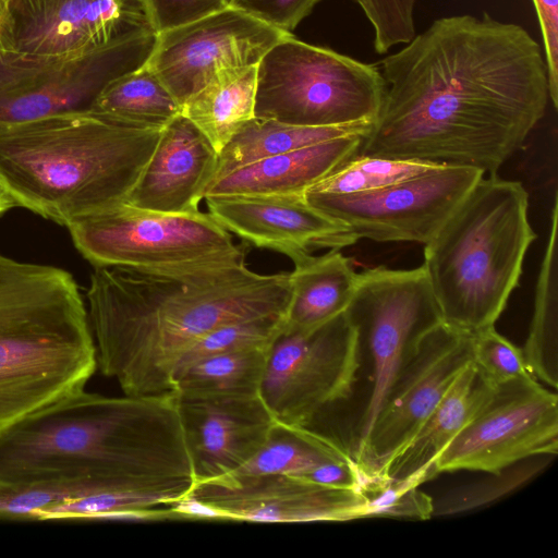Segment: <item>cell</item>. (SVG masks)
<instances>
[{
    "mask_svg": "<svg viewBox=\"0 0 558 558\" xmlns=\"http://www.w3.org/2000/svg\"><path fill=\"white\" fill-rule=\"evenodd\" d=\"M377 65L384 99L360 155L495 174L549 100L541 46L486 12L437 19Z\"/></svg>",
    "mask_w": 558,
    "mask_h": 558,
    "instance_id": "1",
    "label": "cell"
},
{
    "mask_svg": "<svg viewBox=\"0 0 558 558\" xmlns=\"http://www.w3.org/2000/svg\"><path fill=\"white\" fill-rule=\"evenodd\" d=\"M290 272L257 274L244 260L180 272L94 267L86 293L97 366L128 396L175 393L190 348L215 328L284 316Z\"/></svg>",
    "mask_w": 558,
    "mask_h": 558,
    "instance_id": "2",
    "label": "cell"
},
{
    "mask_svg": "<svg viewBox=\"0 0 558 558\" xmlns=\"http://www.w3.org/2000/svg\"><path fill=\"white\" fill-rule=\"evenodd\" d=\"M85 478L173 504L195 475L175 393H69L0 429V484Z\"/></svg>",
    "mask_w": 558,
    "mask_h": 558,
    "instance_id": "3",
    "label": "cell"
},
{
    "mask_svg": "<svg viewBox=\"0 0 558 558\" xmlns=\"http://www.w3.org/2000/svg\"><path fill=\"white\" fill-rule=\"evenodd\" d=\"M162 129L95 109L0 125V182L17 206L66 226L124 202Z\"/></svg>",
    "mask_w": 558,
    "mask_h": 558,
    "instance_id": "4",
    "label": "cell"
},
{
    "mask_svg": "<svg viewBox=\"0 0 558 558\" xmlns=\"http://www.w3.org/2000/svg\"><path fill=\"white\" fill-rule=\"evenodd\" d=\"M96 367L73 276L0 253V429L84 389Z\"/></svg>",
    "mask_w": 558,
    "mask_h": 558,
    "instance_id": "5",
    "label": "cell"
},
{
    "mask_svg": "<svg viewBox=\"0 0 558 558\" xmlns=\"http://www.w3.org/2000/svg\"><path fill=\"white\" fill-rule=\"evenodd\" d=\"M527 208L520 182L483 175L425 243L423 266L445 324L471 332L495 325L536 239Z\"/></svg>",
    "mask_w": 558,
    "mask_h": 558,
    "instance_id": "6",
    "label": "cell"
},
{
    "mask_svg": "<svg viewBox=\"0 0 558 558\" xmlns=\"http://www.w3.org/2000/svg\"><path fill=\"white\" fill-rule=\"evenodd\" d=\"M385 82L377 64L301 41L289 34L257 64L254 114L304 126L373 123Z\"/></svg>",
    "mask_w": 558,
    "mask_h": 558,
    "instance_id": "7",
    "label": "cell"
},
{
    "mask_svg": "<svg viewBox=\"0 0 558 558\" xmlns=\"http://www.w3.org/2000/svg\"><path fill=\"white\" fill-rule=\"evenodd\" d=\"M65 227L94 267L166 274L244 260L231 233L201 210L169 214L122 202L74 218Z\"/></svg>",
    "mask_w": 558,
    "mask_h": 558,
    "instance_id": "8",
    "label": "cell"
},
{
    "mask_svg": "<svg viewBox=\"0 0 558 558\" xmlns=\"http://www.w3.org/2000/svg\"><path fill=\"white\" fill-rule=\"evenodd\" d=\"M355 326L361 350L371 357V388L349 453L363 442L397 374L423 336L441 323L440 311L424 266L357 272L345 308Z\"/></svg>",
    "mask_w": 558,
    "mask_h": 558,
    "instance_id": "9",
    "label": "cell"
},
{
    "mask_svg": "<svg viewBox=\"0 0 558 558\" xmlns=\"http://www.w3.org/2000/svg\"><path fill=\"white\" fill-rule=\"evenodd\" d=\"M361 353L345 311L310 330L282 331L270 348L260 397L278 424L315 433L352 393Z\"/></svg>",
    "mask_w": 558,
    "mask_h": 558,
    "instance_id": "10",
    "label": "cell"
},
{
    "mask_svg": "<svg viewBox=\"0 0 558 558\" xmlns=\"http://www.w3.org/2000/svg\"><path fill=\"white\" fill-rule=\"evenodd\" d=\"M156 38L148 29L77 54L0 51V125L89 109L109 82L147 62Z\"/></svg>",
    "mask_w": 558,
    "mask_h": 558,
    "instance_id": "11",
    "label": "cell"
},
{
    "mask_svg": "<svg viewBox=\"0 0 558 558\" xmlns=\"http://www.w3.org/2000/svg\"><path fill=\"white\" fill-rule=\"evenodd\" d=\"M558 452V397L534 376L493 385L476 411L435 461L437 473H499Z\"/></svg>",
    "mask_w": 558,
    "mask_h": 558,
    "instance_id": "12",
    "label": "cell"
},
{
    "mask_svg": "<svg viewBox=\"0 0 558 558\" xmlns=\"http://www.w3.org/2000/svg\"><path fill=\"white\" fill-rule=\"evenodd\" d=\"M483 175L475 168L438 165L377 190L353 194L306 191L304 197L323 214L345 225L357 239L425 244Z\"/></svg>",
    "mask_w": 558,
    "mask_h": 558,
    "instance_id": "13",
    "label": "cell"
},
{
    "mask_svg": "<svg viewBox=\"0 0 558 558\" xmlns=\"http://www.w3.org/2000/svg\"><path fill=\"white\" fill-rule=\"evenodd\" d=\"M473 332L437 324L397 374L363 442L352 458L366 481L416 433L472 362Z\"/></svg>",
    "mask_w": 558,
    "mask_h": 558,
    "instance_id": "14",
    "label": "cell"
},
{
    "mask_svg": "<svg viewBox=\"0 0 558 558\" xmlns=\"http://www.w3.org/2000/svg\"><path fill=\"white\" fill-rule=\"evenodd\" d=\"M289 34L229 7L157 35L146 65L182 108L192 95L221 72L257 65L265 53Z\"/></svg>",
    "mask_w": 558,
    "mask_h": 558,
    "instance_id": "15",
    "label": "cell"
},
{
    "mask_svg": "<svg viewBox=\"0 0 558 558\" xmlns=\"http://www.w3.org/2000/svg\"><path fill=\"white\" fill-rule=\"evenodd\" d=\"M151 29L141 0H7L2 50L77 54Z\"/></svg>",
    "mask_w": 558,
    "mask_h": 558,
    "instance_id": "16",
    "label": "cell"
},
{
    "mask_svg": "<svg viewBox=\"0 0 558 558\" xmlns=\"http://www.w3.org/2000/svg\"><path fill=\"white\" fill-rule=\"evenodd\" d=\"M191 494L221 520L305 523L363 518L359 489L325 485L288 474H232L195 484Z\"/></svg>",
    "mask_w": 558,
    "mask_h": 558,
    "instance_id": "17",
    "label": "cell"
},
{
    "mask_svg": "<svg viewBox=\"0 0 558 558\" xmlns=\"http://www.w3.org/2000/svg\"><path fill=\"white\" fill-rule=\"evenodd\" d=\"M175 396L195 484L238 472L277 424L260 395Z\"/></svg>",
    "mask_w": 558,
    "mask_h": 558,
    "instance_id": "18",
    "label": "cell"
},
{
    "mask_svg": "<svg viewBox=\"0 0 558 558\" xmlns=\"http://www.w3.org/2000/svg\"><path fill=\"white\" fill-rule=\"evenodd\" d=\"M208 213L230 233L287 255L294 264L312 250L337 248L359 239L343 223L307 203L304 194L207 197Z\"/></svg>",
    "mask_w": 558,
    "mask_h": 558,
    "instance_id": "19",
    "label": "cell"
},
{
    "mask_svg": "<svg viewBox=\"0 0 558 558\" xmlns=\"http://www.w3.org/2000/svg\"><path fill=\"white\" fill-rule=\"evenodd\" d=\"M218 151L182 113L162 128L158 143L124 201L131 206L169 214L199 210L215 178Z\"/></svg>",
    "mask_w": 558,
    "mask_h": 558,
    "instance_id": "20",
    "label": "cell"
},
{
    "mask_svg": "<svg viewBox=\"0 0 558 558\" xmlns=\"http://www.w3.org/2000/svg\"><path fill=\"white\" fill-rule=\"evenodd\" d=\"M363 138V135H347L251 162L213 181L204 198L304 194L357 155Z\"/></svg>",
    "mask_w": 558,
    "mask_h": 558,
    "instance_id": "21",
    "label": "cell"
},
{
    "mask_svg": "<svg viewBox=\"0 0 558 558\" xmlns=\"http://www.w3.org/2000/svg\"><path fill=\"white\" fill-rule=\"evenodd\" d=\"M492 386L471 362L412 438L375 478L404 480L422 473L432 478L436 476L435 461L470 420Z\"/></svg>",
    "mask_w": 558,
    "mask_h": 558,
    "instance_id": "22",
    "label": "cell"
},
{
    "mask_svg": "<svg viewBox=\"0 0 558 558\" xmlns=\"http://www.w3.org/2000/svg\"><path fill=\"white\" fill-rule=\"evenodd\" d=\"M289 281L291 295L282 331H305L345 311L357 272L340 250L330 248L295 263Z\"/></svg>",
    "mask_w": 558,
    "mask_h": 558,
    "instance_id": "23",
    "label": "cell"
},
{
    "mask_svg": "<svg viewBox=\"0 0 558 558\" xmlns=\"http://www.w3.org/2000/svg\"><path fill=\"white\" fill-rule=\"evenodd\" d=\"M257 65L223 71L182 106V114L209 140L215 149L226 146L236 131L255 118Z\"/></svg>",
    "mask_w": 558,
    "mask_h": 558,
    "instance_id": "24",
    "label": "cell"
},
{
    "mask_svg": "<svg viewBox=\"0 0 558 558\" xmlns=\"http://www.w3.org/2000/svg\"><path fill=\"white\" fill-rule=\"evenodd\" d=\"M372 124L363 122L332 126H304L253 118L236 131L218 154L217 170L213 181L251 162L308 145L347 135L365 137Z\"/></svg>",
    "mask_w": 558,
    "mask_h": 558,
    "instance_id": "25",
    "label": "cell"
},
{
    "mask_svg": "<svg viewBox=\"0 0 558 558\" xmlns=\"http://www.w3.org/2000/svg\"><path fill=\"white\" fill-rule=\"evenodd\" d=\"M558 202L538 274L534 310L522 353L530 373L554 389L558 384Z\"/></svg>",
    "mask_w": 558,
    "mask_h": 558,
    "instance_id": "26",
    "label": "cell"
},
{
    "mask_svg": "<svg viewBox=\"0 0 558 558\" xmlns=\"http://www.w3.org/2000/svg\"><path fill=\"white\" fill-rule=\"evenodd\" d=\"M90 108L126 124L149 129L165 128L182 111L146 63L109 82Z\"/></svg>",
    "mask_w": 558,
    "mask_h": 558,
    "instance_id": "27",
    "label": "cell"
},
{
    "mask_svg": "<svg viewBox=\"0 0 558 558\" xmlns=\"http://www.w3.org/2000/svg\"><path fill=\"white\" fill-rule=\"evenodd\" d=\"M270 348L226 352L201 359L175 373V393L260 395Z\"/></svg>",
    "mask_w": 558,
    "mask_h": 558,
    "instance_id": "28",
    "label": "cell"
},
{
    "mask_svg": "<svg viewBox=\"0 0 558 558\" xmlns=\"http://www.w3.org/2000/svg\"><path fill=\"white\" fill-rule=\"evenodd\" d=\"M350 459L348 449L333 438L277 423L263 448L233 474L306 477L326 462Z\"/></svg>",
    "mask_w": 558,
    "mask_h": 558,
    "instance_id": "29",
    "label": "cell"
},
{
    "mask_svg": "<svg viewBox=\"0 0 558 558\" xmlns=\"http://www.w3.org/2000/svg\"><path fill=\"white\" fill-rule=\"evenodd\" d=\"M437 166L426 161L357 154L306 191L327 194L366 192L425 173Z\"/></svg>",
    "mask_w": 558,
    "mask_h": 558,
    "instance_id": "30",
    "label": "cell"
},
{
    "mask_svg": "<svg viewBox=\"0 0 558 558\" xmlns=\"http://www.w3.org/2000/svg\"><path fill=\"white\" fill-rule=\"evenodd\" d=\"M283 326L284 316H264L219 326L203 336L190 348L175 373L201 359L214 354L270 348L282 332Z\"/></svg>",
    "mask_w": 558,
    "mask_h": 558,
    "instance_id": "31",
    "label": "cell"
},
{
    "mask_svg": "<svg viewBox=\"0 0 558 558\" xmlns=\"http://www.w3.org/2000/svg\"><path fill=\"white\" fill-rule=\"evenodd\" d=\"M432 480L417 474L404 480L373 478L361 488L364 496L363 518L401 517L426 520L433 515L434 500L417 487Z\"/></svg>",
    "mask_w": 558,
    "mask_h": 558,
    "instance_id": "32",
    "label": "cell"
},
{
    "mask_svg": "<svg viewBox=\"0 0 558 558\" xmlns=\"http://www.w3.org/2000/svg\"><path fill=\"white\" fill-rule=\"evenodd\" d=\"M545 465L542 461L511 465L492 478L451 490L434 501L433 515L458 514L490 504L524 485Z\"/></svg>",
    "mask_w": 558,
    "mask_h": 558,
    "instance_id": "33",
    "label": "cell"
},
{
    "mask_svg": "<svg viewBox=\"0 0 558 558\" xmlns=\"http://www.w3.org/2000/svg\"><path fill=\"white\" fill-rule=\"evenodd\" d=\"M472 362L492 385L532 375L522 349L498 333L494 325L473 332Z\"/></svg>",
    "mask_w": 558,
    "mask_h": 558,
    "instance_id": "34",
    "label": "cell"
},
{
    "mask_svg": "<svg viewBox=\"0 0 558 558\" xmlns=\"http://www.w3.org/2000/svg\"><path fill=\"white\" fill-rule=\"evenodd\" d=\"M363 11L374 31V49L387 53L398 44H408L416 34L414 7L416 0H353Z\"/></svg>",
    "mask_w": 558,
    "mask_h": 558,
    "instance_id": "35",
    "label": "cell"
},
{
    "mask_svg": "<svg viewBox=\"0 0 558 558\" xmlns=\"http://www.w3.org/2000/svg\"><path fill=\"white\" fill-rule=\"evenodd\" d=\"M156 35L192 24L229 8V0H141Z\"/></svg>",
    "mask_w": 558,
    "mask_h": 558,
    "instance_id": "36",
    "label": "cell"
},
{
    "mask_svg": "<svg viewBox=\"0 0 558 558\" xmlns=\"http://www.w3.org/2000/svg\"><path fill=\"white\" fill-rule=\"evenodd\" d=\"M323 0H229V7L284 33H290Z\"/></svg>",
    "mask_w": 558,
    "mask_h": 558,
    "instance_id": "37",
    "label": "cell"
},
{
    "mask_svg": "<svg viewBox=\"0 0 558 558\" xmlns=\"http://www.w3.org/2000/svg\"><path fill=\"white\" fill-rule=\"evenodd\" d=\"M543 38L549 100L558 107V0H532Z\"/></svg>",
    "mask_w": 558,
    "mask_h": 558,
    "instance_id": "38",
    "label": "cell"
},
{
    "mask_svg": "<svg viewBox=\"0 0 558 558\" xmlns=\"http://www.w3.org/2000/svg\"><path fill=\"white\" fill-rule=\"evenodd\" d=\"M14 206H17L16 202L0 182V215Z\"/></svg>",
    "mask_w": 558,
    "mask_h": 558,
    "instance_id": "39",
    "label": "cell"
},
{
    "mask_svg": "<svg viewBox=\"0 0 558 558\" xmlns=\"http://www.w3.org/2000/svg\"><path fill=\"white\" fill-rule=\"evenodd\" d=\"M5 12H7V0H0V51H3L1 36H2L4 19H5Z\"/></svg>",
    "mask_w": 558,
    "mask_h": 558,
    "instance_id": "40",
    "label": "cell"
}]
</instances>
